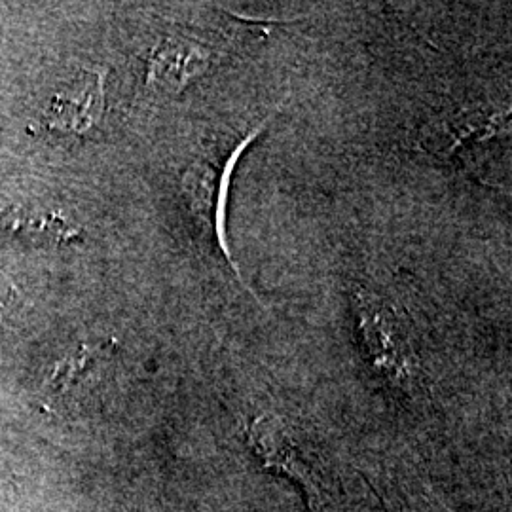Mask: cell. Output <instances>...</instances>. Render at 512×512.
Wrapping results in <instances>:
<instances>
[{
    "label": "cell",
    "instance_id": "1",
    "mask_svg": "<svg viewBox=\"0 0 512 512\" xmlns=\"http://www.w3.org/2000/svg\"><path fill=\"white\" fill-rule=\"evenodd\" d=\"M266 126L268 122H262L251 131L220 139L184 175V192L194 217L200 222L203 234L213 239V243L219 247L220 256L226 260V264H230L239 283L245 281L226 241V196L232 171L238 165L241 154L251 147V143H255L256 137Z\"/></svg>",
    "mask_w": 512,
    "mask_h": 512
},
{
    "label": "cell",
    "instance_id": "2",
    "mask_svg": "<svg viewBox=\"0 0 512 512\" xmlns=\"http://www.w3.org/2000/svg\"><path fill=\"white\" fill-rule=\"evenodd\" d=\"M355 310L370 366L389 384L412 387L418 376V361L397 308L378 294L357 289Z\"/></svg>",
    "mask_w": 512,
    "mask_h": 512
},
{
    "label": "cell",
    "instance_id": "3",
    "mask_svg": "<svg viewBox=\"0 0 512 512\" xmlns=\"http://www.w3.org/2000/svg\"><path fill=\"white\" fill-rule=\"evenodd\" d=\"M249 446L266 469L289 476L310 494L311 507L327 503V480L319 458L308 448L293 425L279 416H258L249 425Z\"/></svg>",
    "mask_w": 512,
    "mask_h": 512
},
{
    "label": "cell",
    "instance_id": "4",
    "mask_svg": "<svg viewBox=\"0 0 512 512\" xmlns=\"http://www.w3.org/2000/svg\"><path fill=\"white\" fill-rule=\"evenodd\" d=\"M509 128V114L497 110L467 109L442 118L425 131V148L437 156L452 158L461 150L492 141Z\"/></svg>",
    "mask_w": 512,
    "mask_h": 512
},
{
    "label": "cell",
    "instance_id": "5",
    "mask_svg": "<svg viewBox=\"0 0 512 512\" xmlns=\"http://www.w3.org/2000/svg\"><path fill=\"white\" fill-rule=\"evenodd\" d=\"M213 54L196 40L167 38L150 57L148 84L165 93H181L207 73Z\"/></svg>",
    "mask_w": 512,
    "mask_h": 512
},
{
    "label": "cell",
    "instance_id": "6",
    "mask_svg": "<svg viewBox=\"0 0 512 512\" xmlns=\"http://www.w3.org/2000/svg\"><path fill=\"white\" fill-rule=\"evenodd\" d=\"M105 107L103 80L99 74H84L80 84L69 93L57 95L50 105V126L63 131L92 129Z\"/></svg>",
    "mask_w": 512,
    "mask_h": 512
},
{
    "label": "cell",
    "instance_id": "7",
    "mask_svg": "<svg viewBox=\"0 0 512 512\" xmlns=\"http://www.w3.org/2000/svg\"><path fill=\"white\" fill-rule=\"evenodd\" d=\"M0 226L19 238L42 243H67L78 238V228L54 213H37L25 207H10L0 213Z\"/></svg>",
    "mask_w": 512,
    "mask_h": 512
},
{
    "label": "cell",
    "instance_id": "8",
    "mask_svg": "<svg viewBox=\"0 0 512 512\" xmlns=\"http://www.w3.org/2000/svg\"><path fill=\"white\" fill-rule=\"evenodd\" d=\"M385 505L389 512H427L431 507L427 501H420L414 497H406L404 492H395L391 488L385 490Z\"/></svg>",
    "mask_w": 512,
    "mask_h": 512
},
{
    "label": "cell",
    "instance_id": "9",
    "mask_svg": "<svg viewBox=\"0 0 512 512\" xmlns=\"http://www.w3.org/2000/svg\"><path fill=\"white\" fill-rule=\"evenodd\" d=\"M14 300H16L14 291H12L10 287H4V285H0V325H2V323L6 321V317L10 315Z\"/></svg>",
    "mask_w": 512,
    "mask_h": 512
},
{
    "label": "cell",
    "instance_id": "10",
    "mask_svg": "<svg viewBox=\"0 0 512 512\" xmlns=\"http://www.w3.org/2000/svg\"><path fill=\"white\" fill-rule=\"evenodd\" d=\"M2 490H4V478L0 476V495H2Z\"/></svg>",
    "mask_w": 512,
    "mask_h": 512
}]
</instances>
